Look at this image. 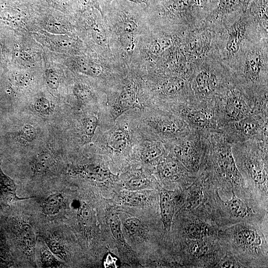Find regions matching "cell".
Wrapping results in <instances>:
<instances>
[{
	"label": "cell",
	"instance_id": "47",
	"mask_svg": "<svg viewBox=\"0 0 268 268\" xmlns=\"http://www.w3.org/2000/svg\"></svg>",
	"mask_w": 268,
	"mask_h": 268
},
{
	"label": "cell",
	"instance_id": "36",
	"mask_svg": "<svg viewBox=\"0 0 268 268\" xmlns=\"http://www.w3.org/2000/svg\"><path fill=\"white\" fill-rule=\"evenodd\" d=\"M78 217L82 225L85 228H90L92 224L93 215L90 207L84 204L78 210Z\"/></svg>",
	"mask_w": 268,
	"mask_h": 268
},
{
	"label": "cell",
	"instance_id": "26",
	"mask_svg": "<svg viewBox=\"0 0 268 268\" xmlns=\"http://www.w3.org/2000/svg\"><path fill=\"white\" fill-rule=\"evenodd\" d=\"M95 9H87L90 18L92 22L90 23V31L95 43L102 47H106L108 44L107 33L103 25L95 19Z\"/></svg>",
	"mask_w": 268,
	"mask_h": 268
},
{
	"label": "cell",
	"instance_id": "45",
	"mask_svg": "<svg viewBox=\"0 0 268 268\" xmlns=\"http://www.w3.org/2000/svg\"><path fill=\"white\" fill-rule=\"evenodd\" d=\"M103 266L104 268H119L121 263L119 258L112 253L109 252L104 256L102 261Z\"/></svg>",
	"mask_w": 268,
	"mask_h": 268
},
{
	"label": "cell",
	"instance_id": "3",
	"mask_svg": "<svg viewBox=\"0 0 268 268\" xmlns=\"http://www.w3.org/2000/svg\"><path fill=\"white\" fill-rule=\"evenodd\" d=\"M214 100V108L219 130L228 124L257 113H268L267 96L240 92L227 88Z\"/></svg>",
	"mask_w": 268,
	"mask_h": 268
},
{
	"label": "cell",
	"instance_id": "46",
	"mask_svg": "<svg viewBox=\"0 0 268 268\" xmlns=\"http://www.w3.org/2000/svg\"><path fill=\"white\" fill-rule=\"evenodd\" d=\"M115 0H108L109 4H110L111 2ZM129 1L135 3L136 4H144L147 6L149 5V1L148 0H127Z\"/></svg>",
	"mask_w": 268,
	"mask_h": 268
},
{
	"label": "cell",
	"instance_id": "14",
	"mask_svg": "<svg viewBox=\"0 0 268 268\" xmlns=\"http://www.w3.org/2000/svg\"><path fill=\"white\" fill-rule=\"evenodd\" d=\"M207 238L188 240V251L194 259L201 262L211 261L215 257L216 248Z\"/></svg>",
	"mask_w": 268,
	"mask_h": 268
},
{
	"label": "cell",
	"instance_id": "38",
	"mask_svg": "<svg viewBox=\"0 0 268 268\" xmlns=\"http://www.w3.org/2000/svg\"><path fill=\"white\" fill-rule=\"evenodd\" d=\"M34 109L37 113L45 116L49 115L52 111L50 101L43 96L36 99L34 104Z\"/></svg>",
	"mask_w": 268,
	"mask_h": 268
},
{
	"label": "cell",
	"instance_id": "4",
	"mask_svg": "<svg viewBox=\"0 0 268 268\" xmlns=\"http://www.w3.org/2000/svg\"><path fill=\"white\" fill-rule=\"evenodd\" d=\"M174 145V157L192 174L197 176L204 162L206 143L205 132L192 130L178 137Z\"/></svg>",
	"mask_w": 268,
	"mask_h": 268
},
{
	"label": "cell",
	"instance_id": "23",
	"mask_svg": "<svg viewBox=\"0 0 268 268\" xmlns=\"http://www.w3.org/2000/svg\"><path fill=\"white\" fill-rule=\"evenodd\" d=\"M17 238L22 249L27 254H31L35 247V237L31 226L22 223L17 229Z\"/></svg>",
	"mask_w": 268,
	"mask_h": 268
},
{
	"label": "cell",
	"instance_id": "40",
	"mask_svg": "<svg viewBox=\"0 0 268 268\" xmlns=\"http://www.w3.org/2000/svg\"><path fill=\"white\" fill-rule=\"evenodd\" d=\"M49 6L64 12H67L72 9V0H43Z\"/></svg>",
	"mask_w": 268,
	"mask_h": 268
},
{
	"label": "cell",
	"instance_id": "42",
	"mask_svg": "<svg viewBox=\"0 0 268 268\" xmlns=\"http://www.w3.org/2000/svg\"><path fill=\"white\" fill-rule=\"evenodd\" d=\"M45 78L48 87L53 90H57L60 83V78L58 72L52 68H48L45 71Z\"/></svg>",
	"mask_w": 268,
	"mask_h": 268
},
{
	"label": "cell",
	"instance_id": "25",
	"mask_svg": "<svg viewBox=\"0 0 268 268\" xmlns=\"http://www.w3.org/2000/svg\"><path fill=\"white\" fill-rule=\"evenodd\" d=\"M195 181L188 189V191L183 205L185 209L193 210L196 208L202 202L204 199L202 187L199 183L195 182Z\"/></svg>",
	"mask_w": 268,
	"mask_h": 268
},
{
	"label": "cell",
	"instance_id": "28",
	"mask_svg": "<svg viewBox=\"0 0 268 268\" xmlns=\"http://www.w3.org/2000/svg\"><path fill=\"white\" fill-rule=\"evenodd\" d=\"M153 185L152 180L144 175H135L124 183L125 190L129 191H142L150 188Z\"/></svg>",
	"mask_w": 268,
	"mask_h": 268
},
{
	"label": "cell",
	"instance_id": "11",
	"mask_svg": "<svg viewBox=\"0 0 268 268\" xmlns=\"http://www.w3.org/2000/svg\"><path fill=\"white\" fill-rule=\"evenodd\" d=\"M232 195L229 200L223 201L219 198L223 208L230 217L239 221L249 220L254 216V210L246 201L238 198L232 191Z\"/></svg>",
	"mask_w": 268,
	"mask_h": 268
},
{
	"label": "cell",
	"instance_id": "39",
	"mask_svg": "<svg viewBox=\"0 0 268 268\" xmlns=\"http://www.w3.org/2000/svg\"><path fill=\"white\" fill-rule=\"evenodd\" d=\"M15 59L19 64L24 66L34 65V59L32 55L26 50L17 48L14 52Z\"/></svg>",
	"mask_w": 268,
	"mask_h": 268
},
{
	"label": "cell",
	"instance_id": "30",
	"mask_svg": "<svg viewBox=\"0 0 268 268\" xmlns=\"http://www.w3.org/2000/svg\"><path fill=\"white\" fill-rule=\"evenodd\" d=\"M44 20L45 29L47 32L54 34H67V29L61 20L53 15V12L48 11Z\"/></svg>",
	"mask_w": 268,
	"mask_h": 268
},
{
	"label": "cell",
	"instance_id": "33",
	"mask_svg": "<svg viewBox=\"0 0 268 268\" xmlns=\"http://www.w3.org/2000/svg\"><path fill=\"white\" fill-rule=\"evenodd\" d=\"M32 80L31 76L26 72H16L9 78V89L17 91L29 85Z\"/></svg>",
	"mask_w": 268,
	"mask_h": 268
},
{
	"label": "cell",
	"instance_id": "29",
	"mask_svg": "<svg viewBox=\"0 0 268 268\" xmlns=\"http://www.w3.org/2000/svg\"><path fill=\"white\" fill-rule=\"evenodd\" d=\"M123 224L128 233L134 238L142 239L145 237L146 228L138 218L135 217L127 218Z\"/></svg>",
	"mask_w": 268,
	"mask_h": 268
},
{
	"label": "cell",
	"instance_id": "22",
	"mask_svg": "<svg viewBox=\"0 0 268 268\" xmlns=\"http://www.w3.org/2000/svg\"><path fill=\"white\" fill-rule=\"evenodd\" d=\"M25 199L16 195L13 180L3 173L0 163V199L5 201H15Z\"/></svg>",
	"mask_w": 268,
	"mask_h": 268
},
{
	"label": "cell",
	"instance_id": "12",
	"mask_svg": "<svg viewBox=\"0 0 268 268\" xmlns=\"http://www.w3.org/2000/svg\"><path fill=\"white\" fill-rule=\"evenodd\" d=\"M175 192L162 190L159 194V206L161 220L164 231L169 232L177 202Z\"/></svg>",
	"mask_w": 268,
	"mask_h": 268
},
{
	"label": "cell",
	"instance_id": "34",
	"mask_svg": "<svg viewBox=\"0 0 268 268\" xmlns=\"http://www.w3.org/2000/svg\"><path fill=\"white\" fill-rule=\"evenodd\" d=\"M46 244L51 252L62 260L67 258V252L58 238L50 237L46 239Z\"/></svg>",
	"mask_w": 268,
	"mask_h": 268
},
{
	"label": "cell",
	"instance_id": "18",
	"mask_svg": "<svg viewBox=\"0 0 268 268\" xmlns=\"http://www.w3.org/2000/svg\"><path fill=\"white\" fill-rule=\"evenodd\" d=\"M79 172L86 178L96 182H106L114 176L106 167L99 164L85 165Z\"/></svg>",
	"mask_w": 268,
	"mask_h": 268
},
{
	"label": "cell",
	"instance_id": "20",
	"mask_svg": "<svg viewBox=\"0 0 268 268\" xmlns=\"http://www.w3.org/2000/svg\"><path fill=\"white\" fill-rule=\"evenodd\" d=\"M245 27L242 22L236 23L230 29L226 44L227 50L230 55L237 53L241 47L244 38Z\"/></svg>",
	"mask_w": 268,
	"mask_h": 268
},
{
	"label": "cell",
	"instance_id": "43",
	"mask_svg": "<svg viewBox=\"0 0 268 268\" xmlns=\"http://www.w3.org/2000/svg\"><path fill=\"white\" fill-rule=\"evenodd\" d=\"M18 136L26 142H31L36 136V129L30 124H25L18 132Z\"/></svg>",
	"mask_w": 268,
	"mask_h": 268
},
{
	"label": "cell",
	"instance_id": "21",
	"mask_svg": "<svg viewBox=\"0 0 268 268\" xmlns=\"http://www.w3.org/2000/svg\"><path fill=\"white\" fill-rule=\"evenodd\" d=\"M165 152L164 146L159 141L147 143L141 149L140 158L146 163H154L158 162Z\"/></svg>",
	"mask_w": 268,
	"mask_h": 268
},
{
	"label": "cell",
	"instance_id": "6",
	"mask_svg": "<svg viewBox=\"0 0 268 268\" xmlns=\"http://www.w3.org/2000/svg\"><path fill=\"white\" fill-rule=\"evenodd\" d=\"M268 113H257L222 127V133L231 143L268 138Z\"/></svg>",
	"mask_w": 268,
	"mask_h": 268
},
{
	"label": "cell",
	"instance_id": "1",
	"mask_svg": "<svg viewBox=\"0 0 268 268\" xmlns=\"http://www.w3.org/2000/svg\"><path fill=\"white\" fill-rule=\"evenodd\" d=\"M205 136L206 149L201 171H207L211 179L233 191L243 189L245 181L236 165L231 144L220 132H206Z\"/></svg>",
	"mask_w": 268,
	"mask_h": 268
},
{
	"label": "cell",
	"instance_id": "5",
	"mask_svg": "<svg viewBox=\"0 0 268 268\" xmlns=\"http://www.w3.org/2000/svg\"><path fill=\"white\" fill-rule=\"evenodd\" d=\"M227 234L232 245L242 254L254 258L267 256V243L263 234L248 222L230 228Z\"/></svg>",
	"mask_w": 268,
	"mask_h": 268
},
{
	"label": "cell",
	"instance_id": "2",
	"mask_svg": "<svg viewBox=\"0 0 268 268\" xmlns=\"http://www.w3.org/2000/svg\"><path fill=\"white\" fill-rule=\"evenodd\" d=\"M231 146L244 180L246 178L268 198V138L249 140Z\"/></svg>",
	"mask_w": 268,
	"mask_h": 268
},
{
	"label": "cell",
	"instance_id": "16",
	"mask_svg": "<svg viewBox=\"0 0 268 268\" xmlns=\"http://www.w3.org/2000/svg\"><path fill=\"white\" fill-rule=\"evenodd\" d=\"M130 142L129 134L126 128L119 127L113 130L107 139V147L112 152L123 153Z\"/></svg>",
	"mask_w": 268,
	"mask_h": 268
},
{
	"label": "cell",
	"instance_id": "32",
	"mask_svg": "<svg viewBox=\"0 0 268 268\" xmlns=\"http://www.w3.org/2000/svg\"><path fill=\"white\" fill-rule=\"evenodd\" d=\"M99 124V120L95 115L85 117L81 120V130L84 140L91 141Z\"/></svg>",
	"mask_w": 268,
	"mask_h": 268
},
{
	"label": "cell",
	"instance_id": "10",
	"mask_svg": "<svg viewBox=\"0 0 268 268\" xmlns=\"http://www.w3.org/2000/svg\"><path fill=\"white\" fill-rule=\"evenodd\" d=\"M258 52H253L248 56L242 71V78L244 84L258 90L259 86L263 84L264 77L267 79L263 72V60ZM267 82V81H266Z\"/></svg>",
	"mask_w": 268,
	"mask_h": 268
},
{
	"label": "cell",
	"instance_id": "13",
	"mask_svg": "<svg viewBox=\"0 0 268 268\" xmlns=\"http://www.w3.org/2000/svg\"><path fill=\"white\" fill-rule=\"evenodd\" d=\"M139 106L136 89L133 84L126 85L121 92L112 109L114 120L126 111Z\"/></svg>",
	"mask_w": 268,
	"mask_h": 268
},
{
	"label": "cell",
	"instance_id": "8",
	"mask_svg": "<svg viewBox=\"0 0 268 268\" xmlns=\"http://www.w3.org/2000/svg\"><path fill=\"white\" fill-rule=\"evenodd\" d=\"M157 169L160 179L167 183L183 181L191 184L196 178L174 157H162L158 161Z\"/></svg>",
	"mask_w": 268,
	"mask_h": 268
},
{
	"label": "cell",
	"instance_id": "35",
	"mask_svg": "<svg viewBox=\"0 0 268 268\" xmlns=\"http://www.w3.org/2000/svg\"><path fill=\"white\" fill-rule=\"evenodd\" d=\"M53 163L51 157L47 154L39 156L33 163L34 171L42 174L46 173L51 166Z\"/></svg>",
	"mask_w": 268,
	"mask_h": 268
},
{
	"label": "cell",
	"instance_id": "44",
	"mask_svg": "<svg viewBox=\"0 0 268 268\" xmlns=\"http://www.w3.org/2000/svg\"><path fill=\"white\" fill-rule=\"evenodd\" d=\"M80 8L82 11L89 9L97 10L103 17V13L98 0H77Z\"/></svg>",
	"mask_w": 268,
	"mask_h": 268
},
{
	"label": "cell",
	"instance_id": "7",
	"mask_svg": "<svg viewBox=\"0 0 268 268\" xmlns=\"http://www.w3.org/2000/svg\"><path fill=\"white\" fill-rule=\"evenodd\" d=\"M177 110L179 117L192 129L202 132H220L213 104L190 101L181 103Z\"/></svg>",
	"mask_w": 268,
	"mask_h": 268
},
{
	"label": "cell",
	"instance_id": "41",
	"mask_svg": "<svg viewBox=\"0 0 268 268\" xmlns=\"http://www.w3.org/2000/svg\"><path fill=\"white\" fill-rule=\"evenodd\" d=\"M41 260L44 267L57 268L61 265V262L55 258L52 253L46 249L42 251Z\"/></svg>",
	"mask_w": 268,
	"mask_h": 268
},
{
	"label": "cell",
	"instance_id": "27",
	"mask_svg": "<svg viewBox=\"0 0 268 268\" xmlns=\"http://www.w3.org/2000/svg\"><path fill=\"white\" fill-rule=\"evenodd\" d=\"M65 202V199L61 193L52 194L43 201L42 212L48 215H55L62 209Z\"/></svg>",
	"mask_w": 268,
	"mask_h": 268
},
{
	"label": "cell",
	"instance_id": "37",
	"mask_svg": "<svg viewBox=\"0 0 268 268\" xmlns=\"http://www.w3.org/2000/svg\"><path fill=\"white\" fill-rule=\"evenodd\" d=\"M75 96L82 102H87L93 98V93L89 88L86 85L78 83L76 84L73 89Z\"/></svg>",
	"mask_w": 268,
	"mask_h": 268
},
{
	"label": "cell",
	"instance_id": "31",
	"mask_svg": "<svg viewBox=\"0 0 268 268\" xmlns=\"http://www.w3.org/2000/svg\"><path fill=\"white\" fill-rule=\"evenodd\" d=\"M108 219L112 234L118 244L127 249V244L123 233L121 222L119 215L116 213L113 212L110 214Z\"/></svg>",
	"mask_w": 268,
	"mask_h": 268
},
{
	"label": "cell",
	"instance_id": "17",
	"mask_svg": "<svg viewBox=\"0 0 268 268\" xmlns=\"http://www.w3.org/2000/svg\"><path fill=\"white\" fill-rule=\"evenodd\" d=\"M184 232L189 239H202L210 237L214 231L210 225L201 220H193L187 224Z\"/></svg>",
	"mask_w": 268,
	"mask_h": 268
},
{
	"label": "cell",
	"instance_id": "15",
	"mask_svg": "<svg viewBox=\"0 0 268 268\" xmlns=\"http://www.w3.org/2000/svg\"><path fill=\"white\" fill-rule=\"evenodd\" d=\"M43 37L49 47L61 53H69L75 49L76 41L67 34H54L47 32L37 33Z\"/></svg>",
	"mask_w": 268,
	"mask_h": 268
},
{
	"label": "cell",
	"instance_id": "24",
	"mask_svg": "<svg viewBox=\"0 0 268 268\" xmlns=\"http://www.w3.org/2000/svg\"><path fill=\"white\" fill-rule=\"evenodd\" d=\"M145 190H125L119 195V199L122 204L130 206H143L147 203L149 198Z\"/></svg>",
	"mask_w": 268,
	"mask_h": 268
},
{
	"label": "cell",
	"instance_id": "19",
	"mask_svg": "<svg viewBox=\"0 0 268 268\" xmlns=\"http://www.w3.org/2000/svg\"><path fill=\"white\" fill-rule=\"evenodd\" d=\"M71 65L76 71L90 76L99 77L103 72L99 64L85 58H75L72 60Z\"/></svg>",
	"mask_w": 268,
	"mask_h": 268
},
{
	"label": "cell",
	"instance_id": "9",
	"mask_svg": "<svg viewBox=\"0 0 268 268\" xmlns=\"http://www.w3.org/2000/svg\"><path fill=\"white\" fill-rule=\"evenodd\" d=\"M150 125L158 134L169 137L178 138L194 130L180 117H158L150 121Z\"/></svg>",
	"mask_w": 268,
	"mask_h": 268
}]
</instances>
